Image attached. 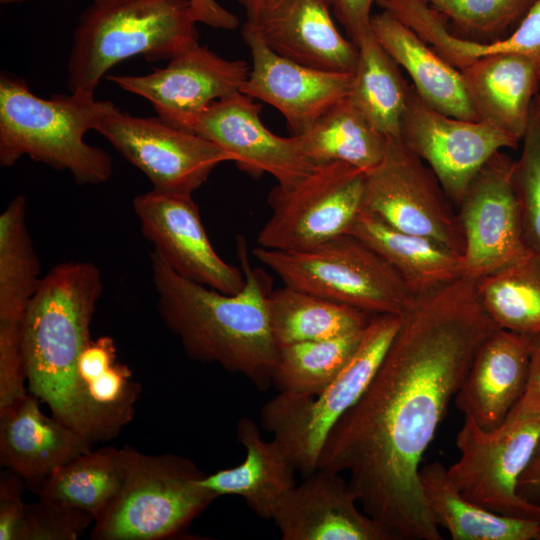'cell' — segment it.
I'll use <instances>...</instances> for the list:
<instances>
[{
	"label": "cell",
	"mask_w": 540,
	"mask_h": 540,
	"mask_svg": "<svg viewBox=\"0 0 540 540\" xmlns=\"http://www.w3.org/2000/svg\"><path fill=\"white\" fill-rule=\"evenodd\" d=\"M133 209L142 235L177 274L225 294L243 288L242 269L214 250L192 195L152 189L134 198Z\"/></svg>",
	"instance_id": "16"
},
{
	"label": "cell",
	"mask_w": 540,
	"mask_h": 540,
	"mask_svg": "<svg viewBox=\"0 0 540 540\" xmlns=\"http://www.w3.org/2000/svg\"><path fill=\"white\" fill-rule=\"evenodd\" d=\"M538 505L540 507V501H539ZM536 540H540V518H539V532H538V535L536 537Z\"/></svg>",
	"instance_id": "48"
},
{
	"label": "cell",
	"mask_w": 540,
	"mask_h": 540,
	"mask_svg": "<svg viewBox=\"0 0 540 540\" xmlns=\"http://www.w3.org/2000/svg\"><path fill=\"white\" fill-rule=\"evenodd\" d=\"M267 311L278 348L362 330L373 316L288 285L271 290Z\"/></svg>",
	"instance_id": "28"
},
{
	"label": "cell",
	"mask_w": 540,
	"mask_h": 540,
	"mask_svg": "<svg viewBox=\"0 0 540 540\" xmlns=\"http://www.w3.org/2000/svg\"><path fill=\"white\" fill-rule=\"evenodd\" d=\"M452 203L434 172L401 139L387 140L382 160L365 176L363 212L462 255L464 238Z\"/></svg>",
	"instance_id": "11"
},
{
	"label": "cell",
	"mask_w": 540,
	"mask_h": 540,
	"mask_svg": "<svg viewBox=\"0 0 540 540\" xmlns=\"http://www.w3.org/2000/svg\"><path fill=\"white\" fill-rule=\"evenodd\" d=\"M0 477V540H21L27 504L22 500L24 479L7 469Z\"/></svg>",
	"instance_id": "40"
},
{
	"label": "cell",
	"mask_w": 540,
	"mask_h": 540,
	"mask_svg": "<svg viewBox=\"0 0 540 540\" xmlns=\"http://www.w3.org/2000/svg\"><path fill=\"white\" fill-rule=\"evenodd\" d=\"M371 31L390 57L407 72L412 87L427 104L446 115L478 121L461 71L412 29L382 11L372 15Z\"/></svg>",
	"instance_id": "24"
},
{
	"label": "cell",
	"mask_w": 540,
	"mask_h": 540,
	"mask_svg": "<svg viewBox=\"0 0 540 540\" xmlns=\"http://www.w3.org/2000/svg\"><path fill=\"white\" fill-rule=\"evenodd\" d=\"M328 0H264L248 23L272 51L302 65L353 73L358 48L334 24Z\"/></svg>",
	"instance_id": "20"
},
{
	"label": "cell",
	"mask_w": 540,
	"mask_h": 540,
	"mask_svg": "<svg viewBox=\"0 0 540 540\" xmlns=\"http://www.w3.org/2000/svg\"><path fill=\"white\" fill-rule=\"evenodd\" d=\"M260 112L259 104L237 92L213 102L195 132L230 153L243 171L270 174L282 186L294 184L315 164L304 153L298 136L272 133L263 124Z\"/></svg>",
	"instance_id": "18"
},
{
	"label": "cell",
	"mask_w": 540,
	"mask_h": 540,
	"mask_svg": "<svg viewBox=\"0 0 540 540\" xmlns=\"http://www.w3.org/2000/svg\"><path fill=\"white\" fill-rule=\"evenodd\" d=\"M332 13L356 45L371 32V9L378 0H328Z\"/></svg>",
	"instance_id": "41"
},
{
	"label": "cell",
	"mask_w": 540,
	"mask_h": 540,
	"mask_svg": "<svg viewBox=\"0 0 540 540\" xmlns=\"http://www.w3.org/2000/svg\"><path fill=\"white\" fill-rule=\"evenodd\" d=\"M241 34L252 66L240 92L277 109L292 135L306 133L331 107L348 97L353 73L316 69L282 57L246 22Z\"/></svg>",
	"instance_id": "17"
},
{
	"label": "cell",
	"mask_w": 540,
	"mask_h": 540,
	"mask_svg": "<svg viewBox=\"0 0 540 540\" xmlns=\"http://www.w3.org/2000/svg\"><path fill=\"white\" fill-rule=\"evenodd\" d=\"M419 481L436 524L452 539L536 540L539 520L498 514L468 500L451 483L441 462L421 466Z\"/></svg>",
	"instance_id": "27"
},
{
	"label": "cell",
	"mask_w": 540,
	"mask_h": 540,
	"mask_svg": "<svg viewBox=\"0 0 540 540\" xmlns=\"http://www.w3.org/2000/svg\"><path fill=\"white\" fill-rule=\"evenodd\" d=\"M103 291L101 272L86 261L62 262L42 277L22 320L28 390L54 417L92 444L107 437L79 377L80 356Z\"/></svg>",
	"instance_id": "3"
},
{
	"label": "cell",
	"mask_w": 540,
	"mask_h": 540,
	"mask_svg": "<svg viewBox=\"0 0 540 540\" xmlns=\"http://www.w3.org/2000/svg\"><path fill=\"white\" fill-rule=\"evenodd\" d=\"M347 234L382 256L414 296L464 277L462 255L433 239L397 230L372 214L361 211Z\"/></svg>",
	"instance_id": "26"
},
{
	"label": "cell",
	"mask_w": 540,
	"mask_h": 540,
	"mask_svg": "<svg viewBox=\"0 0 540 540\" xmlns=\"http://www.w3.org/2000/svg\"><path fill=\"white\" fill-rule=\"evenodd\" d=\"M402 142L434 172L456 206L479 169L497 152L520 141L481 121L446 115L410 85Z\"/></svg>",
	"instance_id": "15"
},
{
	"label": "cell",
	"mask_w": 540,
	"mask_h": 540,
	"mask_svg": "<svg viewBox=\"0 0 540 540\" xmlns=\"http://www.w3.org/2000/svg\"><path fill=\"white\" fill-rule=\"evenodd\" d=\"M253 254L284 285L370 315H402L416 297L382 256L351 234L302 250L257 246Z\"/></svg>",
	"instance_id": "7"
},
{
	"label": "cell",
	"mask_w": 540,
	"mask_h": 540,
	"mask_svg": "<svg viewBox=\"0 0 540 540\" xmlns=\"http://www.w3.org/2000/svg\"><path fill=\"white\" fill-rule=\"evenodd\" d=\"M358 504L339 472L317 469L279 500L272 520L283 540H393Z\"/></svg>",
	"instance_id": "19"
},
{
	"label": "cell",
	"mask_w": 540,
	"mask_h": 540,
	"mask_svg": "<svg viewBox=\"0 0 540 540\" xmlns=\"http://www.w3.org/2000/svg\"><path fill=\"white\" fill-rule=\"evenodd\" d=\"M530 355V336L496 328L455 395L458 409L485 431L499 427L526 390Z\"/></svg>",
	"instance_id": "21"
},
{
	"label": "cell",
	"mask_w": 540,
	"mask_h": 540,
	"mask_svg": "<svg viewBox=\"0 0 540 540\" xmlns=\"http://www.w3.org/2000/svg\"><path fill=\"white\" fill-rule=\"evenodd\" d=\"M485 311L497 328L540 333V261L532 255L475 280Z\"/></svg>",
	"instance_id": "34"
},
{
	"label": "cell",
	"mask_w": 540,
	"mask_h": 540,
	"mask_svg": "<svg viewBox=\"0 0 540 540\" xmlns=\"http://www.w3.org/2000/svg\"><path fill=\"white\" fill-rule=\"evenodd\" d=\"M92 445L53 415H44L31 393L0 408L1 465L37 493L58 467L91 451Z\"/></svg>",
	"instance_id": "22"
},
{
	"label": "cell",
	"mask_w": 540,
	"mask_h": 540,
	"mask_svg": "<svg viewBox=\"0 0 540 540\" xmlns=\"http://www.w3.org/2000/svg\"><path fill=\"white\" fill-rule=\"evenodd\" d=\"M189 0H93L68 58L70 93H94L114 65L136 55L170 60L198 43Z\"/></svg>",
	"instance_id": "5"
},
{
	"label": "cell",
	"mask_w": 540,
	"mask_h": 540,
	"mask_svg": "<svg viewBox=\"0 0 540 540\" xmlns=\"http://www.w3.org/2000/svg\"><path fill=\"white\" fill-rule=\"evenodd\" d=\"M41 280L26 224V199L18 195L0 215V322H22Z\"/></svg>",
	"instance_id": "33"
},
{
	"label": "cell",
	"mask_w": 540,
	"mask_h": 540,
	"mask_svg": "<svg viewBox=\"0 0 540 540\" xmlns=\"http://www.w3.org/2000/svg\"><path fill=\"white\" fill-rule=\"evenodd\" d=\"M21 1H24V0H0L2 4H11V3H16V2H21Z\"/></svg>",
	"instance_id": "47"
},
{
	"label": "cell",
	"mask_w": 540,
	"mask_h": 540,
	"mask_svg": "<svg viewBox=\"0 0 540 540\" xmlns=\"http://www.w3.org/2000/svg\"><path fill=\"white\" fill-rule=\"evenodd\" d=\"M365 328L331 339L279 347L273 385L279 392L317 395L343 370L358 347Z\"/></svg>",
	"instance_id": "35"
},
{
	"label": "cell",
	"mask_w": 540,
	"mask_h": 540,
	"mask_svg": "<svg viewBox=\"0 0 540 540\" xmlns=\"http://www.w3.org/2000/svg\"><path fill=\"white\" fill-rule=\"evenodd\" d=\"M22 322H0V408L27 394Z\"/></svg>",
	"instance_id": "39"
},
{
	"label": "cell",
	"mask_w": 540,
	"mask_h": 540,
	"mask_svg": "<svg viewBox=\"0 0 540 540\" xmlns=\"http://www.w3.org/2000/svg\"><path fill=\"white\" fill-rule=\"evenodd\" d=\"M249 71L246 61L222 58L196 43L171 58L164 68L145 75H108L106 79L148 100L165 123L195 132L213 102L240 92Z\"/></svg>",
	"instance_id": "14"
},
{
	"label": "cell",
	"mask_w": 540,
	"mask_h": 540,
	"mask_svg": "<svg viewBox=\"0 0 540 540\" xmlns=\"http://www.w3.org/2000/svg\"><path fill=\"white\" fill-rule=\"evenodd\" d=\"M357 48L348 98L386 140L401 139L410 85L372 31Z\"/></svg>",
	"instance_id": "29"
},
{
	"label": "cell",
	"mask_w": 540,
	"mask_h": 540,
	"mask_svg": "<svg viewBox=\"0 0 540 540\" xmlns=\"http://www.w3.org/2000/svg\"><path fill=\"white\" fill-rule=\"evenodd\" d=\"M496 328L473 279L416 296L368 387L326 438L317 469L348 472L361 509L393 540L442 539L421 490V461Z\"/></svg>",
	"instance_id": "1"
},
{
	"label": "cell",
	"mask_w": 540,
	"mask_h": 540,
	"mask_svg": "<svg viewBox=\"0 0 540 540\" xmlns=\"http://www.w3.org/2000/svg\"><path fill=\"white\" fill-rule=\"evenodd\" d=\"M92 522L87 511L39 499L27 504L21 540H76Z\"/></svg>",
	"instance_id": "38"
},
{
	"label": "cell",
	"mask_w": 540,
	"mask_h": 540,
	"mask_svg": "<svg viewBox=\"0 0 540 540\" xmlns=\"http://www.w3.org/2000/svg\"><path fill=\"white\" fill-rule=\"evenodd\" d=\"M460 71L477 120L521 141L540 89V68L519 54H497Z\"/></svg>",
	"instance_id": "23"
},
{
	"label": "cell",
	"mask_w": 540,
	"mask_h": 540,
	"mask_svg": "<svg viewBox=\"0 0 540 540\" xmlns=\"http://www.w3.org/2000/svg\"><path fill=\"white\" fill-rule=\"evenodd\" d=\"M115 105L94 93L74 92L44 99L21 78L0 76V165L13 166L27 155L57 170H68L77 184H101L113 172L111 157L85 142L89 130Z\"/></svg>",
	"instance_id": "4"
},
{
	"label": "cell",
	"mask_w": 540,
	"mask_h": 540,
	"mask_svg": "<svg viewBox=\"0 0 540 540\" xmlns=\"http://www.w3.org/2000/svg\"><path fill=\"white\" fill-rule=\"evenodd\" d=\"M513 167V185L529 253L540 261V117L534 110Z\"/></svg>",
	"instance_id": "37"
},
{
	"label": "cell",
	"mask_w": 540,
	"mask_h": 540,
	"mask_svg": "<svg viewBox=\"0 0 540 540\" xmlns=\"http://www.w3.org/2000/svg\"><path fill=\"white\" fill-rule=\"evenodd\" d=\"M401 320L402 315H373L343 370L317 395L279 392L262 406L263 427L303 476L317 470L326 438L368 387Z\"/></svg>",
	"instance_id": "8"
},
{
	"label": "cell",
	"mask_w": 540,
	"mask_h": 540,
	"mask_svg": "<svg viewBox=\"0 0 540 540\" xmlns=\"http://www.w3.org/2000/svg\"><path fill=\"white\" fill-rule=\"evenodd\" d=\"M236 436L246 450L245 460L235 467L205 475L200 484L217 497L240 496L257 516L272 520L279 500L296 485L297 469L274 439H263L252 419H239Z\"/></svg>",
	"instance_id": "25"
},
{
	"label": "cell",
	"mask_w": 540,
	"mask_h": 540,
	"mask_svg": "<svg viewBox=\"0 0 540 540\" xmlns=\"http://www.w3.org/2000/svg\"><path fill=\"white\" fill-rule=\"evenodd\" d=\"M205 474L173 454L148 455L129 447L124 482L95 518L93 540H160L180 534L217 496Z\"/></svg>",
	"instance_id": "6"
},
{
	"label": "cell",
	"mask_w": 540,
	"mask_h": 540,
	"mask_svg": "<svg viewBox=\"0 0 540 540\" xmlns=\"http://www.w3.org/2000/svg\"><path fill=\"white\" fill-rule=\"evenodd\" d=\"M365 176L349 164L327 162L294 184H277L268 195L272 212L258 246L302 250L346 234L362 211Z\"/></svg>",
	"instance_id": "10"
},
{
	"label": "cell",
	"mask_w": 540,
	"mask_h": 540,
	"mask_svg": "<svg viewBox=\"0 0 540 540\" xmlns=\"http://www.w3.org/2000/svg\"><path fill=\"white\" fill-rule=\"evenodd\" d=\"M128 457L129 447H105L81 454L47 478L39 498L87 511L95 520L118 494Z\"/></svg>",
	"instance_id": "30"
},
{
	"label": "cell",
	"mask_w": 540,
	"mask_h": 540,
	"mask_svg": "<svg viewBox=\"0 0 540 540\" xmlns=\"http://www.w3.org/2000/svg\"><path fill=\"white\" fill-rule=\"evenodd\" d=\"M514 162L499 151L476 173L457 205L463 275L479 279L530 256L513 185Z\"/></svg>",
	"instance_id": "13"
},
{
	"label": "cell",
	"mask_w": 540,
	"mask_h": 540,
	"mask_svg": "<svg viewBox=\"0 0 540 540\" xmlns=\"http://www.w3.org/2000/svg\"><path fill=\"white\" fill-rule=\"evenodd\" d=\"M539 438L540 403L524 397L492 431L465 416L456 437L460 457L447 468L449 480L465 498L490 511L539 520V505L518 494Z\"/></svg>",
	"instance_id": "9"
},
{
	"label": "cell",
	"mask_w": 540,
	"mask_h": 540,
	"mask_svg": "<svg viewBox=\"0 0 540 540\" xmlns=\"http://www.w3.org/2000/svg\"><path fill=\"white\" fill-rule=\"evenodd\" d=\"M163 192L192 195L219 164L233 156L196 132L156 118L133 116L115 106L96 129Z\"/></svg>",
	"instance_id": "12"
},
{
	"label": "cell",
	"mask_w": 540,
	"mask_h": 540,
	"mask_svg": "<svg viewBox=\"0 0 540 540\" xmlns=\"http://www.w3.org/2000/svg\"><path fill=\"white\" fill-rule=\"evenodd\" d=\"M518 493L526 501H540V438L533 456L518 482Z\"/></svg>",
	"instance_id": "43"
},
{
	"label": "cell",
	"mask_w": 540,
	"mask_h": 540,
	"mask_svg": "<svg viewBox=\"0 0 540 540\" xmlns=\"http://www.w3.org/2000/svg\"><path fill=\"white\" fill-rule=\"evenodd\" d=\"M263 1L264 0H238V2L244 7L247 18L255 14Z\"/></svg>",
	"instance_id": "45"
},
{
	"label": "cell",
	"mask_w": 540,
	"mask_h": 540,
	"mask_svg": "<svg viewBox=\"0 0 540 540\" xmlns=\"http://www.w3.org/2000/svg\"><path fill=\"white\" fill-rule=\"evenodd\" d=\"M298 137L304 153L315 165L343 162L366 173L380 163L387 143L348 97Z\"/></svg>",
	"instance_id": "31"
},
{
	"label": "cell",
	"mask_w": 540,
	"mask_h": 540,
	"mask_svg": "<svg viewBox=\"0 0 540 540\" xmlns=\"http://www.w3.org/2000/svg\"><path fill=\"white\" fill-rule=\"evenodd\" d=\"M236 251L245 284L239 292L225 294L180 276L153 250L157 310L190 359L217 363L265 391L273 385L278 356L267 311L271 280L251 266L241 236Z\"/></svg>",
	"instance_id": "2"
},
{
	"label": "cell",
	"mask_w": 540,
	"mask_h": 540,
	"mask_svg": "<svg viewBox=\"0 0 540 540\" xmlns=\"http://www.w3.org/2000/svg\"><path fill=\"white\" fill-rule=\"evenodd\" d=\"M533 107H534V110L537 113V115L540 117V89H539L538 94L536 95V98L534 100Z\"/></svg>",
	"instance_id": "46"
},
{
	"label": "cell",
	"mask_w": 540,
	"mask_h": 540,
	"mask_svg": "<svg viewBox=\"0 0 540 540\" xmlns=\"http://www.w3.org/2000/svg\"><path fill=\"white\" fill-rule=\"evenodd\" d=\"M458 37L488 43L507 36L536 0H425Z\"/></svg>",
	"instance_id": "36"
},
{
	"label": "cell",
	"mask_w": 540,
	"mask_h": 540,
	"mask_svg": "<svg viewBox=\"0 0 540 540\" xmlns=\"http://www.w3.org/2000/svg\"><path fill=\"white\" fill-rule=\"evenodd\" d=\"M531 355L526 390L522 397L540 403V333L530 336Z\"/></svg>",
	"instance_id": "44"
},
{
	"label": "cell",
	"mask_w": 540,
	"mask_h": 540,
	"mask_svg": "<svg viewBox=\"0 0 540 540\" xmlns=\"http://www.w3.org/2000/svg\"><path fill=\"white\" fill-rule=\"evenodd\" d=\"M79 377L107 440L132 421L140 395L128 366L116 361V347L109 336L90 340L78 364Z\"/></svg>",
	"instance_id": "32"
},
{
	"label": "cell",
	"mask_w": 540,
	"mask_h": 540,
	"mask_svg": "<svg viewBox=\"0 0 540 540\" xmlns=\"http://www.w3.org/2000/svg\"><path fill=\"white\" fill-rule=\"evenodd\" d=\"M193 19L197 23L224 30H234L239 19L216 0H189Z\"/></svg>",
	"instance_id": "42"
}]
</instances>
